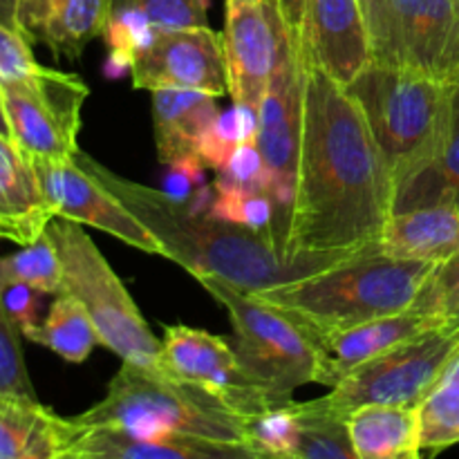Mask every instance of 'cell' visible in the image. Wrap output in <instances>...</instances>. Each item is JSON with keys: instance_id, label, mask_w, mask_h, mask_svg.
<instances>
[{"instance_id": "obj_41", "label": "cell", "mask_w": 459, "mask_h": 459, "mask_svg": "<svg viewBox=\"0 0 459 459\" xmlns=\"http://www.w3.org/2000/svg\"><path fill=\"white\" fill-rule=\"evenodd\" d=\"M39 4L40 0H7V7L12 12L13 25L18 31L31 40V31H34L36 16H39Z\"/></svg>"}, {"instance_id": "obj_15", "label": "cell", "mask_w": 459, "mask_h": 459, "mask_svg": "<svg viewBox=\"0 0 459 459\" xmlns=\"http://www.w3.org/2000/svg\"><path fill=\"white\" fill-rule=\"evenodd\" d=\"M31 161L56 218L88 224L110 233L133 249L164 258L157 238L79 161Z\"/></svg>"}, {"instance_id": "obj_43", "label": "cell", "mask_w": 459, "mask_h": 459, "mask_svg": "<svg viewBox=\"0 0 459 459\" xmlns=\"http://www.w3.org/2000/svg\"><path fill=\"white\" fill-rule=\"evenodd\" d=\"M133 72V63L128 58L119 56V54H108L106 63H103V74L108 79H121L124 74H130Z\"/></svg>"}, {"instance_id": "obj_9", "label": "cell", "mask_w": 459, "mask_h": 459, "mask_svg": "<svg viewBox=\"0 0 459 459\" xmlns=\"http://www.w3.org/2000/svg\"><path fill=\"white\" fill-rule=\"evenodd\" d=\"M12 142L31 160L65 161L79 152L81 108L90 90L70 72L45 67L36 79L3 85Z\"/></svg>"}, {"instance_id": "obj_35", "label": "cell", "mask_w": 459, "mask_h": 459, "mask_svg": "<svg viewBox=\"0 0 459 459\" xmlns=\"http://www.w3.org/2000/svg\"><path fill=\"white\" fill-rule=\"evenodd\" d=\"M43 70L31 52V40L22 31L0 22V88L25 83Z\"/></svg>"}, {"instance_id": "obj_33", "label": "cell", "mask_w": 459, "mask_h": 459, "mask_svg": "<svg viewBox=\"0 0 459 459\" xmlns=\"http://www.w3.org/2000/svg\"><path fill=\"white\" fill-rule=\"evenodd\" d=\"M155 34L157 30L151 18L139 7H133V4L119 9V12H112L106 30H103V39H106L110 52L128 58L133 65L151 48Z\"/></svg>"}, {"instance_id": "obj_8", "label": "cell", "mask_w": 459, "mask_h": 459, "mask_svg": "<svg viewBox=\"0 0 459 459\" xmlns=\"http://www.w3.org/2000/svg\"><path fill=\"white\" fill-rule=\"evenodd\" d=\"M459 359V321H448L357 368L316 399L336 417L361 406L420 408Z\"/></svg>"}, {"instance_id": "obj_3", "label": "cell", "mask_w": 459, "mask_h": 459, "mask_svg": "<svg viewBox=\"0 0 459 459\" xmlns=\"http://www.w3.org/2000/svg\"><path fill=\"white\" fill-rule=\"evenodd\" d=\"M437 264L354 255L314 276L254 291L255 299L290 314L321 336L411 309Z\"/></svg>"}, {"instance_id": "obj_29", "label": "cell", "mask_w": 459, "mask_h": 459, "mask_svg": "<svg viewBox=\"0 0 459 459\" xmlns=\"http://www.w3.org/2000/svg\"><path fill=\"white\" fill-rule=\"evenodd\" d=\"M0 278L25 282L40 294H61L63 264L48 231L16 254L0 258Z\"/></svg>"}, {"instance_id": "obj_12", "label": "cell", "mask_w": 459, "mask_h": 459, "mask_svg": "<svg viewBox=\"0 0 459 459\" xmlns=\"http://www.w3.org/2000/svg\"><path fill=\"white\" fill-rule=\"evenodd\" d=\"M222 43L233 103L258 110L273 72L296 43L276 0H229Z\"/></svg>"}, {"instance_id": "obj_48", "label": "cell", "mask_w": 459, "mask_h": 459, "mask_svg": "<svg viewBox=\"0 0 459 459\" xmlns=\"http://www.w3.org/2000/svg\"><path fill=\"white\" fill-rule=\"evenodd\" d=\"M227 3H229V0H227Z\"/></svg>"}, {"instance_id": "obj_2", "label": "cell", "mask_w": 459, "mask_h": 459, "mask_svg": "<svg viewBox=\"0 0 459 459\" xmlns=\"http://www.w3.org/2000/svg\"><path fill=\"white\" fill-rule=\"evenodd\" d=\"M74 160L157 238L164 258L178 263L193 278H218L254 294L314 276L348 260L345 255H307L290 260L276 249L267 233L249 231L206 213H193L184 204L170 202L161 191L119 178L81 151Z\"/></svg>"}, {"instance_id": "obj_49", "label": "cell", "mask_w": 459, "mask_h": 459, "mask_svg": "<svg viewBox=\"0 0 459 459\" xmlns=\"http://www.w3.org/2000/svg\"><path fill=\"white\" fill-rule=\"evenodd\" d=\"M457 83H459V81H457Z\"/></svg>"}, {"instance_id": "obj_38", "label": "cell", "mask_w": 459, "mask_h": 459, "mask_svg": "<svg viewBox=\"0 0 459 459\" xmlns=\"http://www.w3.org/2000/svg\"><path fill=\"white\" fill-rule=\"evenodd\" d=\"M39 294L34 287L18 281H7L0 278V300L4 305V312L13 321L22 336L30 334L39 325Z\"/></svg>"}, {"instance_id": "obj_10", "label": "cell", "mask_w": 459, "mask_h": 459, "mask_svg": "<svg viewBox=\"0 0 459 459\" xmlns=\"http://www.w3.org/2000/svg\"><path fill=\"white\" fill-rule=\"evenodd\" d=\"M303 54L300 43L285 54L273 72L258 106V134L255 146L267 166V195L276 204L273 245L282 254L285 229L294 206L299 182L300 134H303ZM285 255V254H282ZM287 258V255H285Z\"/></svg>"}, {"instance_id": "obj_25", "label": "cell", "mask_w": 459, "mask_h": 459, "mask_svg": "<svg viewBox=\"0 0 459 459\" xmlns=\"http://www.w3.org/2000/svg\"><path fill=\"white\" fill-rule=\"evenodd\" d=\"M448 88H451V106H448L442 148L429 169L399 188L394 211L442 204V202L459 204V83Z\"/></svg>"}, {"instance_id": "obj_22", "label": "cell", "mask_w": 459, "mask_h": 459, "mask_svg": "<svg viewBox=\"0 0 459 459\" xmlns=\"http://www.w3.org/2000/svg\"><path fill=\"white\" fill-rule=\"evenodd\" d=\"M345 429L359 459H421L420 408L361 406Z\"/></svg>"}, {"instance_id": "obj_21", "label": "cell", "mask_w": 459, "mask_h": 459, "mask_svg": "<svg viewBox=\"0 0 459 459\" xmlns=\"http://www.w3.org/2000/svg\"><path fill=\"white\" fill-rule=\"evenodd\" d=\"M215 99L218 97L197 90L152 92V119H155L157 155L161 164L166 166L191 157L197 160L202 137L220 115Z\"/></svg>"}, {"instance_id": "obj_32", "label": "cell", "mask_w": 459, "mask_h": 459, "mask_svg": "<svg viewBox=\"0 0 459 459\" xmlns=\"http://www.w3.org/2000/svg\"><path fill=\"white\" fill-rule=\"evenodd\" d=\"M21 332L13 325L0 300V399H30L39 402L30 381L21 348Z\"/></svg>"}, {"instance_id": "obj_47", "label": "cell", "mask_w": 459, "mask_h": 459, "mask_svg": "<svg viewBox=\"0 0 459 459\" xmlns=\"http://www.w3.org/2000/svg\"><path fill=\"white\" fill-rule=\"evenodd\" d=\"M263 459H282V457H267V455H263ZM287 459V457H285Z\"/></svg>"}, {"instance_id": "obj_42", "label": "cell", "mask_w": 459, "mask_h": 459, "mask_svg": "<svg viewBox=\"0 0 459 459\" xmlns=\"http://www.w3.org/2000/svg\"><path fill=\"white\" fill-rule=\"evenodd\" d=\"M278 7H281L282 18H285L287 27L291 31V39L296 43H300V36H303V4L305 0H276Z\"/></svg>"}, {"instance_id": "obj_18", "label": "cell", "mask_w": 459, "mask_h": 459, "mask_svg": "<svg viewBox=\"0 0 459 459\" xmlns=\"http://www.w3.org/2000/svg\"><path fill=\"white\" fill-rule=\"evenodd\" d=\"M437 325H442V321H435V318L421 314L420 309L411 307L406 312L390 314V316L375 318V321L361 323L350 330L321 336L318 339L321 343L318 384L325 388H334L357 368L366 366L372 359L417 339Z\"/></svg>"}, {"instance_id": "obj_36", "label": "cell", "mask_w": 459, "mask_h": 459, "mask_svg": "<svg viewBox=\"0 0 459 459\" xmlns=\"http://www.w3.org/2000/svg\"><path fill=\"white\" fill-rule=\"evenodd\" d=\"M155 30H188V27H209L206 12L209 0H133Z\"/></svg>"}, {"instance_id": "obj_45", "label": "cell", "mask_w": 459, "mask_h": 459, "mask_svg": "<svg viewBox=\"0 0 459 459\" xmlns=\"http://www.w3.org/2000/svg\"><path fill=\"white\" fill-rule=\"evenodd\" d=\"M0 22H4V25H9V27H13V30H16V25H13L12 12H9V7H7V0H0Z\"/></svg>"}, {"instance_id": "obj_26", "label": "cell", "mask_w": 459, "mask_h": 459, "mask_svg": "<svg viewBox=\"0 0 459 459\" xmlns=\"http://www.w3.org/2000/svg\"><path fill=\"white\" fill-rule=\"evenodd\" d=\"M45 345L70 363H83L99 345L97 327L83 305L67 294H56L49 305L48 316L25 336Z\"/></svg>"}, {"instance_id": "obj_28", "label": "cell", "mask_w": 459, "mask_h": 459, "mask_svg": "<svg viewBox=\"0 0 459 459\" xmlns=\"http://www.w3.org/2000/svg\"><path fill=\"white\" fill-rule=\"evenodd\" d=\"M420 429L424 451L459 444V359L420 406Z\"/></svg>"}, {"instance_id": "obj_46", "label": "cell", "mask_w": 459, "mask_h": 459, "mask_svg": "<svg viewBox=\"0 0 459 459\" xmlns=\"http://www.w3.org/2000/svg\"><path fill=\"white\" fill-rule=\"evenodd\" d=\"M110 3H112V12H119V9L130 7V4H133V0H110Z\"/></svg>"}, {"instance_id": "obj_23", "label": "cell", "mask_w": 459, "mask_h": 459, "mask_svg": "<svg viewBox=\"0 0 459 459\" xmlns=\"http://www.w3.org/2000/svg\"><path fill=\"white\" fill-rule=\"evenodd\" d=\"M65 417L40 402L0 399V459H58Z\"/></svg>"}, {"instance_id": "obj_19", "label": "cell", "mask_w": 459, "mask_h": 459, "mask_svg": "<svg viewBox=\"0 0 459 459\" xmlns=\"http://www.w3.org/2000/svg\"><path fill=\"white\" fill-rule=\"evenodd\" d=\"M54 218L31 157L0 134V240L31 245Z\"/></svg>"}, {"instance_id": "obj_4", "label": "cell", "mask_w": 459, "mask_h": 459, "mask_svg": "<svg viewBox=\"0 0 459 459\" xmlns=\"http://www.w3.org/2000/svg\"><path fill=\"white\" fill-rule=\"evenodd\" d=\"M345 88L361 108L397 191L433 164L446 133V83L411 65L370 58Z\"/></svg>"}, {"instance_id": "obj_24", "label": "cell", "mask_w": 459, "mask_h": 459, "mask_svg": "<svg viewBox=\"0 0 459 459\" xmlns=\"http://www.w3.org/2000/svg\"><path fill=\"white\" fill-rule=\"evenodd\" d=\"M112 16L110 0H40L31 43H43L56 56H81L85 45L103 36Z\"/></svg>"}, {"instance_id": "obj_6", "label": "cell", "mask_w": 459, "mask_h": 459, "mask_svg": "<svg viewBox=\"0 0 459 459\" xmlns=\"http://www.w3.org/2000/svg\"><path fill=\"white\" fill-rule=\"evenodd\" d=\"M195 281L229 312L238 361L273 402L290 403L300 385L318 384L321 343L312 330L229 282L209 276Z\"/></svg>"}, {"instance_id": "obj_5", "label": "cell", "mask_w": 459, "mask_h": 459, "mask_svg": "<svg viewBox=\"0 0 459 459\" xmlns=\"http://www.w3.org/2000/svg\"><path fill=\"white\" fill-rule=\"evenodd\" d=\"M85 429H121L134 435H188L215 442H247V421L224 399L188 381L121 363L106 397L72 417Z\"/></svg>"}, {"instance_id": "obj_7", "label": "cell", "mask_w": 459, "mask_h": 459, "mask_svg": "<svg viewBox=\"0 0 459 459\" xmlns=\"http://www.w3.org/2000/svg\"><path fill=\"white\" fill-rule=\"evenodd\" d=\"M48 233L61 255V294L83 305L97 327L99 343L112 350L121 361L160 372L161 341L155 339L133 296L85 233L83 224L54 218Z\"/></svg>"}, {"instance_id": "obj_44", "label": "cell", "mask_w": 459, "mask_h": 459, "mask_svg": "<svg viewBox=\"0 0 459 459\" xmlns=\"http://www.w3.org/2000/svg\"><path fill=\"white\" fill-rule=\"evenodd\" d=\"M0 134L12 139V130H9V121H7V115H4V106H3V92H0Z\"/></svg>"}, {"instance_id": "obj_14", "label": "cell", "mask_w": 459, "mask_h": 459, "mask_svg": "<svg viewBox=\"0 0 459 459\" xmlns=\"http://www.w3.org/2000/svg\"><path fill=\"white\" fill-rule=\"evenodd\" d=\"M133 85L137 90H197L229 94L222 34L211 27L157 30L151 48L134 61Z\"/></svg>"}, {"instance_id": "obj_39", "label": "cell", "mask_w": 459, "mask_h": 459, "mask_svg": "<svg viewBox=\"0 0 459 459\" xmlns=\"http://www.w3.org/2000/svg\"><path fill=\"white\" fill-rule=\"evenodd\" d=\"M204 166L197 160H179L166 164V173L161 178V193L175 204H188L197 191L204 186Z\"/></svg>"}, {"instance_id": "obj_1", "label": "cell", "mask_w": 459, "mask_h": 459, "mask_svg": "<svg viewBox=\"0 0 459 459\" xmlns=\"http://www.w3.org/2000/svg\"><path fill=\"white\" fill-rule=\"evenodd\" d=\"M299 182L282 254L363 255L379 251L397 188L361 108L341 81L305 56Z\"/></svg>"}, {"instance_id": "obj_13", "label": "cell", "mask_w": 459, "mask_h": 459, "mask_svg": "<svg viewBox=\"0 0 459 459\" xmlns=\"http://www.w3.org/2000/svg\"><path fill=\"white\" fill-rule=\"evenodd\" d=\"M160 372L218 394L238 415L245 417V421L269 408L282 406L242 370L233 345L200 327H166Z\"/></svg>"}, {"instance_id": "obj_40", "label": "cell", "mask_w": 459, "mask_h": 459, "mask_svg": "<svg viewBox=\"0 0 459 459\" xmlns=\"http://www.w3.org/2000/svg\"><path fill=\"white\" fill-rule=\"evenodd\" d=\"M388 3L390 0H359L363 18H366L368 36H370V52H372V48L377 45V40L381 39V31H384L385 13H388Z\"/></svg>"}, {"instance_id": "obj_27", "label": "cell", "mask_w": 459, "mask_h": 459, "mask_svg": "<svg viewBox=\"0 0 459 459\" xmlns=\"http://www.w3.org/2000/svg\"><path fill=\"white\" fill-rule=\"evenodd\" d=\"M300 417V437L291 459H359L350 444L343 417L323 411L312 402H296Z\"/></svg>"}, {"instance_id": "obj_17", "label": "cell", "mask_w": 459, "mask_h": 459, "mask_svg": "<svg viewBox=\"0 0 459 459\" xmlns=\"http://www.w3.org/2000/svg\"><path fill=\"white\" fill-rule=\"evenodd\" d=\"M300 48L348 85L370 61V36L359 0H305Z\"/></svg>"}, {"instance_id": "obj_34", "label": "cell", "mask_w": 459, "mask_h": 459, "mask_svg": "<svg viewBox=\"0 0 459 459\" xmlns=\"http://www.w3.org/2000/svg\"><path fill=\"white\" fill-rule=\"evenodd\" d=\"M412 307L435 321H459V254L437 264Z\"/></svg>"}, {"instance_id": "obj_16", "label": "cell", "mask_w": 459, "mask_h": 459, "mask_svg": "<svg viewBox=\"0 0 459 459\" xmlns=\"http://www.w3.org/2000/svg\"><path fill=\"white\" fill-rule=\"evenodd\" d=\"M58 459H263L249 444L188 435H134L121 429H85L65 417Z\"/></svg>"}, {"instance_id": "obj_11", "label": "cell", "mask_w": 459, "mask_h": 459, "mask_svg": "<svg viewBox=\"0 0 459 459\" xmlns=\"http://www.w3.org/2000/svg\"><path fill=\"white\" fill-rule=\"evenodd\" d=\"M370 58L402 63L442 83L459 81V0H390Z\"/></svg>"}, {"instance_id": "obj_20", "label": "cell", "mask_w": 459, "mask_h": 459, "mask_svg": "<svg viewBox=\"0 0 459 459\" xmlns=\"http://www.w3.org/2000/svg\"><path fill=\"white\" fill-rule=\"evenodd\" d=\"M379 251L394 260L446 263L459 254V204L442 202L394 211L381 233Z\"/></svg>"}, {"instance_id": "obj_37", "label": "cell", "mask_w": 459, "mask_h": 459, "mask_svg": "<svg viewBox=\"0 0 459 459\" xmlns=\"http://www.w3.org/2000/svg\"><path fill=\"white\" fill-rule=\"evenodd\" d=\"M218 182L267 193V166H264V160L255 142L240 143L231 152L227 164L218 170Z\"/></svg>"}, {"instance_id": "obj_30", "label": "cell", "mask_w": 459, "mask_h": 459, "mask_svg": "<svg viewBox=\"0 0 459 459\" xmlns=\"http://www.w3.org/2000/svg\"><path fill=\"white\" fill-rule=\"evenodd\" d=\"M213 188L215 195L206 215L222 220V222L236 224V227L249 229V231L272 236L273 220H276V204H273L267 193L249 191V188L233 186V184L218 182V179L213 182Z\"/></svg>"}, {"instance_id": "obj_31", "label": "cell", "mask_w": 459, "mask_h": 459, "mask_svg": "<svg viewBox=\"0 0 459 459\" xmlns=\"http://www.w3.org/2000/svg\"><path fill=\"white\" fill-rule=\"evenodd\" d=\"M300 437V417L296 402L273 406L247 420V442L267 457H294Z\"/></svg>"}]
</instances>
